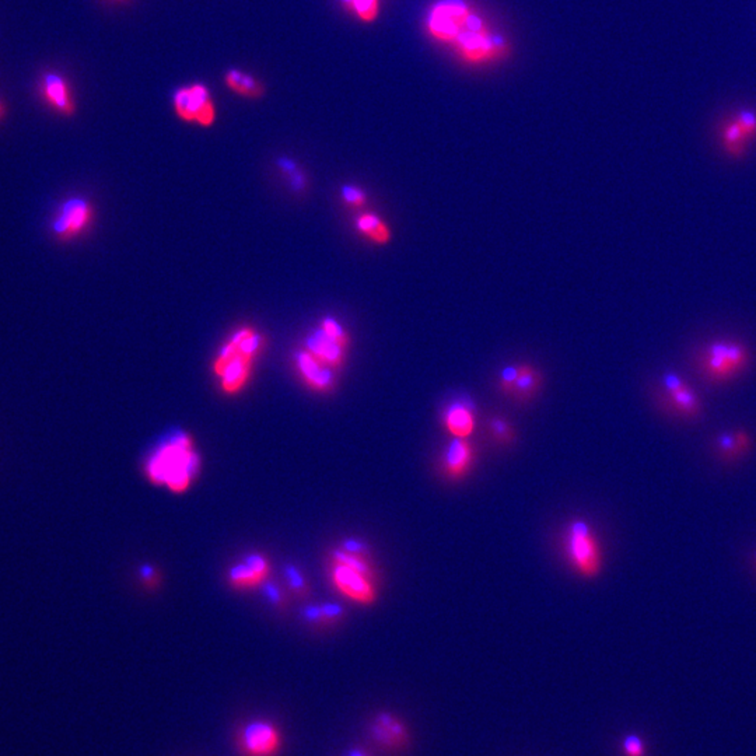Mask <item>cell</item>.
<instances>
[{"label": "cell", "mask_w": 756, "mask_h": 756, "mask_svg": "<svg viewBox=\"0 0 756 756\" xmlns=\"http://www.w3.org/2000/svg\"><path fill=\"white\" fill-rule=\"evenodd\" d=\"M143 472L155 487L174 495L188 492L201 472V456L195 439L186 431H174L153 449Z\"/></svg>", "instance_id": "6da1fadb"}, {"label": "cell", "mask_w": 756, "mask_h": 756, "mask_svg": "<svg viewBox=\"0 0 756 756\" xmlns=\"http://www.w3.org/2000/svg\"><path fill=\"white\" fill-rule=\"evenodd\" d=\"M329 583L347 601L372 607L378 600V579L366 543L344 541L328 556Z\"/></svg>", "instance_id": "7a4b0ae2"}, {"label": "cell", "mask_w": 756, "mask_h": 756, "mask_svg": "<svg viewBox=\"0 0 756 756\" xmlns=\"http://www.w3.org/2000/svg\"><path fill=\"white\" fill-rule=\"evenodd\" d=\"M751 352L747 345L734 339L710 342L699 356V369L707 382L729 383L750 367Z\"/></svg>", "instance_id": "3957f363"}, {"label": "cell", "mask_w": 756, "mask_h": 756, "mask_svg": "<svg viewBox=\"0 0 756 756\" xmlns=\"http://www.w3.org/2000/svg\"><path fill=\"white\" fill-rule=\"evenodd\" d=\"M563 548L567 562L580 576L594 579L601 573V545L587 521L573 520L567 524Z\"/></svg>", "instance_id": "277c9868"}, {"label": "cell", "mask_w": 756, "mask_h": 756, "mask_svg": "<svg viewBox=\"0 0 756 756\" xmlns=\"http://www.w3.org/2000/svg\"><path fill=\"white\" fill-rule=\"evenodd\" d=\"M351 345V335L338 319L326 317L306 338L303 347L326 366L339 372L344 369Z\"/></svg>", "instance_id": "5b68a950"}, {"label": "cell", "mask_w": 756, "mask_h": 756, "mask_svg": "<svg viewBox=\"0 0 756 756\" xmlns=\"http://www.w3.org/2000/svg\"><path fill=\"white\" fill-rule=\"evenodd\" d=\"M255 362L257 360L227 339L212 363V372L222 392L230 397L242 392L251 382Z\"/></svg>", "instance_id": "8992f818"}, {"label": "cell", "mask_w": 756, "mask_h": 756, "mask_svg": "<svg viewBox=\"0 0 756 756\" xmlns=\"http://www.w3.org/2000/svg\"><path fill=\"white\" fill-rule=\"evenodd\" d=\"M475 16L477 14L464 0H441L429 13L426 27L434 40L453 45Z\"/></svg>", "instance_id": "52a82bcc"}, {"label": "cell", "mask_w": 756, "mask_h": 756, "mask_svg": "<svg viewBox=\"0 0 756 756\" xmlns=\"http://www.w3.org/2000/svg\"><path fill=\"white\" fill-rule=\"evenodd\" d=\"M234 745L241 756H278L282 752L283 735L270 720L252 719L237 729Z\"/></svg>", "instance_id": "ba28073f"}, {"label": "cell", "mask_w": 756, "mask_h": 756, "mask_svg": "<svg viewBox=\"0 0 756 756\" xmlns=\"http://www.w3.org/2000/svg\"><path fill=\"white\" fill-rule=\"evenodd\" d=\"M96 209L89 199L71 196L61 203L51 222V232L60 242H71L93 226Z\"/></svg>", "instance_id": "9c48e42d"}, {"label": "cell", "mask_w": 756, "mask_h": 756, "mask_svg": "<svg viewBox=\"0 0 756 756\" xmlns=\"http://www.w3.org/2000/svg\"><path fill=\"white\" fill-rule=\"evenodd\" d=\"M174 111L181 121L188 124L209 128L216 122V107L211 91L201 83L189 84L175 91Z\"/></svg>", "instance_id": "30bf717a"}, {"label": "cell", "mask_w": 756, "mask_h": 756, "mask_svg": "<svg viewBox=\"0 0 756 756\" xmlns=\"http://www.w3.org/2000/svg\"><path fill=\"white\" fill-rule=\"evenodd\" d=\"M272 574L269 559L260 553L245 556L227 573L230 589L237 592H251L262 589Z\"/></svg>", "instance_id": "8fae6325"}, {"label": "cell", "mask_w": 756, "mask_h": 756, "mask_svg": "<svg viewBox=\"0 0 756 756\" xmlns=\"http://www.w3.org/2000/svg\"><path fill=\"white\" fill-rule=\"evenodd\" d=\"M295 369L298 378L308 390L317 394H329L336 387V372L326 366L313 354L301 347L295 354Z\"/></svg>", "instance_id": "7c38bea8"}, {"label": "cell", "mask_w": 756, "mask_h": 756, "mask_svg": "<svg viewBox=\"0 0 756 756\" xmlns=\"http://www.w3.org/2000/svg\"><path fill=\"white\" fill-rule=\"evenodd\" d=\"M369 732L375 745L384 751H402L411 742L410 730L402 720L390 712L375 714L369 724Z\"/></svg>", "instance_id": "4fadbf2b"}, {"label": "cell", "mask_w": 756, "mask_h": 756, "mask_svg": "<svg viewBox=\"0 0 756 756\" xmlns=\"http://www.w3.org/2000/svg\"><path fill=\"white\" fill-rule=\"evenodd\" d=\"M477 462V449L468 439H453L444 449L440 471L449 481H462L468 477Z\"/></svg>", "instance_id": "5bb4252c"}, {"label": "cell", "mask_w": 756, "mask_h": 756, "mask_svg": "<svg viewBox=\"0 0 756 756\" xmlns=\"http://www.w3.org/2000/svg\"><path fill=\"white\" fill-rule=\"evenodd\" d=\"M441 425L453 439L471 438L477 428L474 403L465 398L449 403L441 415Z\"/></svg>", "instance_id": "9a60e30c"}, {"label": "cell", "mask_w": 756, "mask_h": 756, "mask_svg": "<svg viewBox=\"0 0 756 756\" xmlns=\"http://www.w3.org/2000/svg\"><path fill=\"white\" fill-rule=\"evenodd\" d=\"M663 385L668 395V401L676 412L688 418L699 415L702 408L699 397L694 388L686 384L678 374L666 373L663 377Z\"/></svg>", "instance_id": "2e32d148"}, {"label": "cell", "mask_w": 756, "mask_h": 756, "mask_svg": "<svg viewBox=\"0 0 756 756\" xmlns=\"http://www.w3.org/2000/svg\"><path fill=\"white\" fill-rule=\"evenodd\" d=\"M43 96L56 112L66 117L75 114V99L71 96L68 81L62 76L56 75V73L43 75Z\"/></svg>", "instance_id": "e0dca14e"}, {"label": "cell", "mask_w": 756, "mask_h": 756, "mask_svg": "<svg viewBox=\"0 0 756 756\" xmlns=\"http://www.w3.org/2000/svg\"><path fill=\"white\" fill-rule=\"evenodd\" d=\"M543 384V375L541 370L523 363L521 364L520 375L513 390L512 400L518 403H528L540 394Z\"/></svg>", "instance_id": "ac0fdd59"}, {"label": "cell", "mask_w": 756, "mask_h": 756, "mask_svg": "<svg viewBox=\"0 0 756 756\" xmlns=\"http://www.w3.org/2000/svg\"><path fill=\"white\" fill-rule=\"evenodd\" d=\"M354 226L357 232L373 244L387 245L392 240V230L388 226L387 222L383 221L382 217L372 212L360 213L356 217Z\"/></svg>", "instance_id": "d6986e66"}, {"label": "cell", "mask_w": 756, "mask_h": 756, "mask_svg": "<svg viewBox=\"0 0 756 756\" xmlns=\"http://www.w3.org/2000/svg\"><path fill=\"white\" fill-rule=\"evenodd\" d=\"M224 81L230 90L245 97V99H260L264 96L265 86L257 78L247 71L239 69H230L224 76Z\"/></svg>", "instance_id": "ffe728a7"}, {"label": "cell", "mask_w": 756, "mask_h": 756, "mask_svg": "<svg viewBox=\"0 0 756 756\" xmlns=\"http://www.w3.org/2000/svg\"><path fill=\"white\" fill-rule=\"evenodd\" d=\"M723 146L725 152L729 153L732 157H740L744 155L745 146H747L748 139L744 132L741 130L740 125L732 119V122L723 127Z\"/></svg>", "instance_id": "44dd1931"}, {"label": "cell", "mask_w": 756, "mask_h": 756, "mask_svg": "<svg viewBox=\"0 0 756 756\" xmlns=\"http://www.w3.org/2000/svg\"><path fill=\"white\" fill-rule=\"evenodd\" d=\"M487 429H489L493 440L500 446H510V444L515 443V428L506 419L500 418V416H492L489 419Z\"/></svg>", "instance_id": "7402d4cb"}, {"label": "cell", "mask_w": 756, "mask_h": 756, "mask_svg": "<svg viewBox=\"0 0 756 756\" xmlns=\"http://www.w3.org/2000/svg\"><path fill=\"white\" fill-rule=\"evenodd\" d=\"M344 4L362 22L372 23L377 17L378 0H344Z\"/></svg>", "instance_id": "603a6c76"}, {"label": "cell", "mask_w": 756, "mask_h": 756, "mask_svg": "<svg viewBox=\"0 0 756 756\" xmlns=\"http://www.w3.org/2000/svg\"><path fill=\"white\" fill-rule=\"evenodd\" d=\"M719 449L725 454L737 453L740 449H748V436L745 433H725L719 438Z\"/></svg>", "instance_id": "cb8c5ba5"}, {"label": "cell", "mask_w": 756, "mask_h": 756, "mask_svg": "<svg viewBox=\"0 0 756 756\" xmlns=\"http://www.w3.org/2000/svg\"><path fill=\"white\" fill-rule=\"evenodd\" d=\"M341 196L345 205L351 209H360L367 203V194L356 185H345Z\"/></svg>", "instance_id": "d4e9b609"}, {"label": "cell", "mask_w": 756, "mask_h": 756, "mask_svg": "<svg viewBox=\"0 0 756 756\" xmlns=\"http://www.w3.org/2000/svg\"><path fill=\"white\" fill-rule=\"evenodd\" d=\"M521 364H513L507 366L500 373L499 377V390L506 397H512L513 390H515V383H517L518 375H520Z\"/></svg>", "instance_id": "484cf974"}, {"label": "cell", "mask_w": 756, "mask_h": 756, "mask_svg": "<svg viewBox=\"0 0 756 756\" xmlns=\"http://www.w3.org/2000/svg\"><path fill=\"white\" fill-rule=\"evenodd\" d=\"M734 119L740 125L741 130L744 132L748 140L756 137V112L742 109L735 115Z\"/></svg>", "instance_id": "4316f807"}, {"label": "cell", "mask_w": 756, "mask_h": 756, "mask_svg": "<svg viewBox=\"0 0 756 756\" xmlns=\"http://www.w3.org/2000/svg\"><path fill=\"white\" fill-rule=\"evenodd\" d=\"M623 752L628 756H643L645 755V744H643L642 738L638 735H628L623 740Z\"/></svg>", "instance_id": "83f0119b"}, {"label": "cell", "mask_w": 756, "mask_h": 756, "mask_svg": "<svg viewBox=\"0 0 756 756\" xmlns=\"http://www.w3.org/2000/svg\"><path fill=\"white\" fill-rule=\"evenodd\" d=\"M344 756H373L372 751L369 748L363 747V745H356V747L349 748Z\"/></svg>", "instance_id": "f1b7e54d"}, {"label": "cell", "mask_w": 756, "mask_h": 756, "mask_svg": "<svg viewBox=\"0 0 756 756\" xmlns=\"http://www.w3.org/2000/svg\"><path fill=\"white\" fill-rule=\"evenodd\" d=\"M4 115H5V106H4V104H2V101H0V118H2V117H4Z\"/></svg>", "instance_id": "f546056e"}]
</instances>
